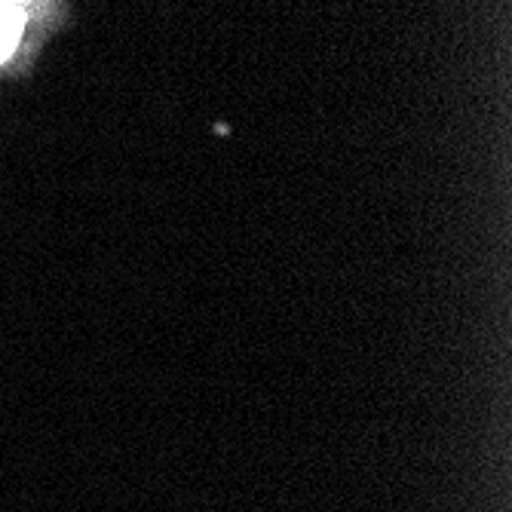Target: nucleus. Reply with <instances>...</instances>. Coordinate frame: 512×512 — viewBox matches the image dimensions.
Returning a JSON list of instances; mask_svg holds the SVG:
<instances>
[{
  "mask_svg": "<svg viewBox=\"0 0 512 512\" xmlns=\"http://www.w3.org/2000/svg\"><path fill=\"white\" fill-rule=\"evenodd\" d=\"M19 31H22V16L13 7H7L4 0H0V59H4L13 50Z\"/></svg>",
  "mask_w": 512,
  "mask_h": 512,
  "instance_id": "1",
  "label": "nucleus"
}]
</instances>
